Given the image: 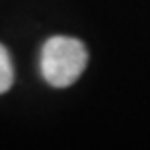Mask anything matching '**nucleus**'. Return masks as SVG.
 I'll return each instance as SVG.
<instances>
[{
	"label": "nucleus",
	"instance_id": "1",
	"mask_svg": "<svg viewBox=\"0 0 150 150\" xmlns=\"http://www.w3.org/2000/svg\"><path fill=\"white\" fill-rule=\"evenodd\" d=\"M88 62V51L82 41L67 35H55L41 49V74L51 86L67 88L78 80Z\"/></svg>",
	"mask_w": 150,
	"mask_h": 150
},
{
	"label": "nucleus",
	"instance_id": "2",
	"mask_svg": "<svg viewBox=\"0 0 150 150\" xmlns=\"http://www.w3.org/2000/svg\"><path fill=\"white\" fill-rule=\"evenodd\" d=\"M14 82V68H12V59L8 55L4 45H0V94L10 90Z\"/></svg>",
	"mask_w": 150,
	"mask_h": 150
}]
</instances>
